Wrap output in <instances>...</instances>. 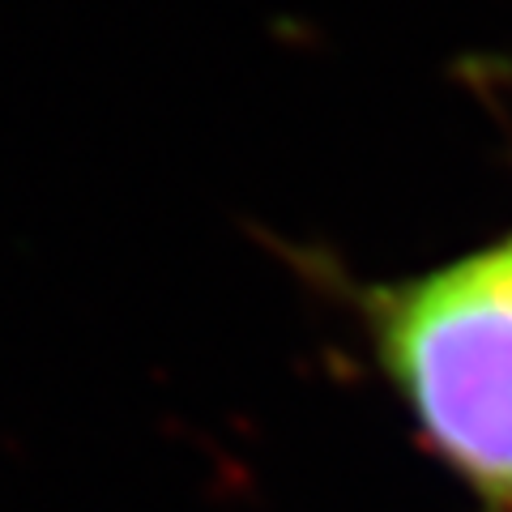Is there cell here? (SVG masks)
<instances>
[{
    "instance_id": "1",
    "label": "cell",
    "mask_w": 512,
    "mask_h": 512,
    "mask_svg": "<svg viewBox=\"0 0 512 512\" xmlns=\"http://www.w3.org/2000/svg\"><path fill=\"white\" fill-rule=\"evenodd\" d=\"M380 380L474 512H512V231L350 291Z\"/></svg>"
}]
</instances>
